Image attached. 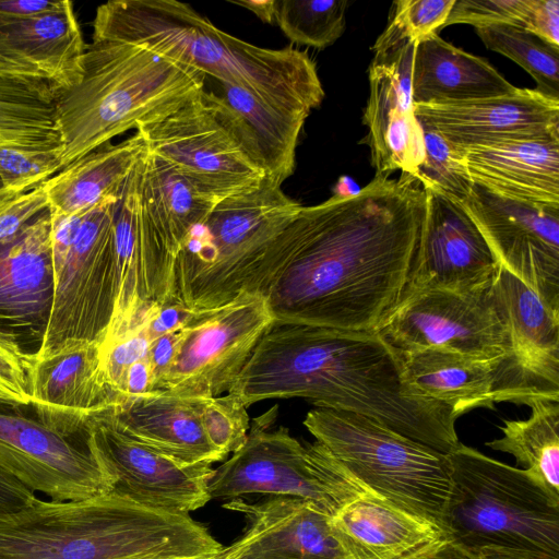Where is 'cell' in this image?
<instances>
[{"label": "cell", "instance_id": "cell-1", "mask_svg": "<svg viewBox=\"0 0 559 559\" xmlns=\"http://www.w3.org/2000/svg\"><path fill=\"white\" fill-rule=\"evenodd\" d=\"M426 211L412 176L302 206L263 297L275 324L373 332L404 296Z\"/></svg>", "mask_w": 559, "mask_h": 559}, {"label": "cell", "instance_id": "cell-2", "mask_svg": "<svg viewBox=\"0 0 559 559\" xmlns=\"http://www.w3.org/2000/svg\"><path fill=\"white\" fill-rule=\"evenodd\" d=\"M228 392L246 407L299 397L364 415L443 454L460 443L457 417L408 383L400 353L376 332L274 324Z\"/></svg>", "mask_w": 559, "mask_h": 559}, {"label": "cell", "instance_id": "cell-3", "mask_svg": "<svg viewBox=\"0 0 559 559\" xmlns=\"http://www.w3.org/2000/svg\"><path fill=\"white\" fill-rule=\"evenodd\" d=\"M93 41L127 43L185 64L261 98L311 111L324 91L316 63L293 46L262 48L214 26L175 0H115L100 4Z\"/></svg>", "mask_w": 559, "mask_h": 559}, {"label": "cell", "instance_id": "cell-4", "mask_svg": "<svg viewBox=\"0 0 559 559\" xmlns=\"http://www.w3.org/2000/svg\"><path fill=\"white\" fill-rule=\"evenodd\" d=\"M223 546L189 514L114 491L83 500L36 499L0 516V559H191Z\"/></svg>", "mask_w": 559, "mask_h": 559}, {"label": "cell", "instance_id": "cell-5", "mask_svg": "<svg viewBox=\"0 0 559 559\" xmlns=\"http://www.w3.org/2000/svg\"><path fill=\"white\" fill-rule=\"evenodd\" d=\"M301 207L266 176L218 201L176 257L169 301L202 311L243 294L263 295L284 260L289 223Z\"/></svg>", "mask_w": 559, "mask_h": 559}, {"label": "cell", "instance_id": "cell-6", "mask_svg": "<svg viewBox=\"0 0 559 559\" xmlns=\"http://www.w3.org/2000/svg\"><path fill=\"white\" fill-rule=\"evenodd\" d=\"M203 90L204 74L143 46L93 41L78 81L56 98L61 169Z\"/></svg>", "mask_w": 559, "mask_h": 559}, {"label": "cell", "instance_id": "cell-7", "mask_svg": "<svg viewBox=\"0 0 559 559\" xmlns=\"http://www.w3.org/2000/svg\"><path fill=\"white\" fill-rule=\"evenodd\" d=\"M447 455L452 492L443 531L456 547L559 559V499L531 473L461 442Z\"/></svg>", "mask_w": 559, "mask_h": 559}, {"label": "cell", "instance_id": "cell-8", "mask_svg": "<svg viewBox=\"0 0 559 559\" xmlns=\"http://www.w3.org/2000/svg\"><path fill=\"white\" fill-rule=\"evenodd\" d=\"M304 425L369 492L443 530L452 492L447 454L355 413L314 408Z\"/></svg>", "mask_w": 559, "mask_h": 559}, {"label": "cell", "instance_id": "cell-9", "mask_svg": "<svg viewBox=\"0 0 559 559\" xmlns=\"http://www.w3.org/2000/svg\"><path fill=\"white\" fill-rule=\"evenodd\" d=\"M118 199L108 198L75 215L50 212L55 292L36 355L50 354L68 342L105 338L117 297Z\"/></svg>", "mask_w": 559, "mask_h": 559}, {"label": "cell", "instance_id": "cell-10", "mask_svg": "<svg viewBox=\"0 0 559 559\" xmlns=\"http://www.w3.org/2000/svg\"><path fill=\"white\" fill-rule=\"evenodd\" d=\"M276 417L277 406L252 419L245 443L214 469L211 499L234 500L251 493L293 497L333 516L369 492L322 444H302L286 427L273 428Z\"/></svg>", "mask_w": 559, "mask_h": 559}, {"label": "cell", "instance_id": "cell-11", "mask_svg": "<svg viewBox=\"0 0 559 559\" xmlns=\"http://www.w3.org/2000/svg\"><path fill=\"white\" fill-rule=\"evenodd\" d=\"M136 132L150 153L216 201L265 177L243 150L215 94L205 88Z\"/></svg>", "mask_w": 559, "mask_h": 559}, {"label": "cell", "instance_id": "cell-12", "mask_svg": "<svg viewBox=\"0 0 559 559\" xmlns=\"http://www.w3.org/2000/svg\"><path fill=\"white\" fill-rule=\"evenodd\" d=\"M399 352L444 349L484 359L513 355L507 318L489 286L407 293L373 331Z\"/></svg>", "mask_w": 559, "mask_h": 559}, {"label": "cell", "instance_id": "cell-13", "mask_svg": "<svg viewBox=\"0 0 559 559\" xmlns=\"http://www.w3.org/2000/svg\"><path fill=\"white\" fill-rule=\"evenodd\" d=\"M274 324L260 294H243L221 307L194 311L179 331L176 358L156 390L183 397L227 393Z\"/></svg>", "mask_w": 559, "mask_h": 559}, {"label": "cell", "instance_id": "cell-14", "mask_svg": "<svg viewBox=\"0 0 559 559\" xmlns=\"http://www.w3.org/2000/svg\"><path fill=\"white\" fill-rule=\"evenodd\" d=\"M460 204L498 264L559 318V206L510 200L476 183Z\"/></svg>", "mask_w": 559, "mask_h": 559}, {"label": "cell", "instance_id": "cell-15", "mask_svg": "<svg viewBox=\"0 0 559 559\" xmlns=\"http://www.w3.org/2000/svg\"><path fill=\"white\" fill-rule=\"evenodd\" d=\"M86 440L114 480L112 491L142 506L189 514L210 500L211 465H185L120 431L110 409L93 417Z\"/></svg>", "mask_w": 559, "mask_h": 559}, {"label": "cell", "instance_id": "cell-16", "mask_svg": "<svg viewBox=\"0 0 559 559\" xmlns=\"http://www.w3.org/2000/svg\"><path fill=\"white\" fill-rule=\"evenodd\" d=\"M0 464L32 491L51 500L93 498L114 480L87 444H75L38 419L0 412Z\"/></svg>", "mask_w": 559, "mask_h": 559}, {"label": "cell", "instance_id": "cell-17", "mask_svg": "<svg viewBox=\"0 0 559 559\" xmlns=\"http://www.w3.org/2000/svg\"><path fill=\"white\" fill-rule=\"evenodd\" d=\"M426 211L405 294L473 293L489 286L498 262L460 202L424 189Z\"/></svg>", "mask_w": 559, "mask_h": 559}, {"label": "cell", "instance_id": "cell-18", "mask_svg": "<svg viewBox=\"0 0 559 559\" xmlns=\"http://www.w3.org/2000/svg\"><path fill=\"white\" fill-rule=\"evenodd\" d=\"M399 353L408 383L456 417L475 408H493L496 403L531 406L544 401L513 355L484 359L437 348Z\"/></svg>", "mask_w": 559, "mask_h": 559}, {"label": "cell", "instance_id": "cell-19", "mask_svg": "<svg viewBox=\"0 0 559 559\" xmlns=\"http://www.w3.org/2000/svg\"><path fill=\"white\" fill-rule=\"evenodd\" d=\"M27 382L37 419L64 437L83 433L96 415L116 407L100 343L73 341L50 354H29Z\"/></svg>", "mask_w": 559, "mask_h": 559}, {"label": "cell", "instance_id": "cell-20", "mask_svg": "<svg viewBox=\"0 0 559 559\" xmlns=\"http://www.w3.org/2000/svg\"><path fill=\"white\" fill-rule=\"evenodd\" d=\"M416 41L374 56L369 67L370 95L362 122L376 175L400 169L416 178L424 160L423 128L414 114L412 64Z\"/></svg>", "mask_w": 559, "mask_h": 559}, {"label": "cell", "instance_id": "cell-21", "mask_svg": "<svg viewBox=\"0 0 559 559\" xmlns=\"http://www.w3.org/2000/svg\"><path fill=\"white\" fill-rule=\"evenodd\" d=\"M420 124L438 131L457 152L506 140L559 138V99L516 88L496 97L414 105Z\"/></svg>", "mask_w": 559, "mask_h": 559}, {"label": "cell", "instance_id": "cell-22", "mask_svg": "<svg viewBox=\"0 0 559 559\" xmlns=\"http://www.w3.org/2000/svg\"><path fill=\"white\" fill-rule=\"evenodd\" d=\"M243 514L247 528L227 559H355L332 516L310 501L271 497L255 503L234 499L223 506Z\"/></svg>", "mask_w": 559, "mask_h": 559}, {"label": "cell", "instance_id": "cell-23", "mask_svg": "<svg viewBox=\"0 0 559 559\" xmlns=\"http://www.w3.org/2000/svg\"><path fill=\"white\" fill-rule=\"evenodd\" d=\"M53 292L51 214L47 209L0 240V322L43 335Z\"/></svg>", "mask_w": 559, "mask_h": 559}, {"label": "cell", "instance_id": "cell-24", "mask_svg": "<svg viewBox=\"0 0 559 559\" xmlns=\"http://www.w3.org/2000/svg\"><path fill=\"white\" fill-rule=\"evenodd\" d=\"M459 153L473 183L510 200L559 206V138L506 140Z\"/></svg>", "mask_w": 559, "mask_h": 559}, {"label": "cell", "instance_id": "cell-25", "mask_svg": "<svg viewBox=\"0 0 559 559\" xmlns=\"http://www.w3.org/2000/svg\"><path fill=\"white\" fill-rule=\"evenodd\" d=\"M200 400L155 390L123 400L110 414L116 427L135 441L185 465H211L225 456L204 433Z\"/></svg>", "mask_w": 559, "mask_h": 559}, {"label": "cell", "instance_id": "cell-26", "mask_svg": "<svg viewBox=\"0 0 559 559\" xmlns=\"http://www.w3.org/2000/svg\"><path fill=\"white\" fill-rule=\"evenodd\" d=\"M489 289L507 318L512 353L527 381L544 400L559 402V318L500 264Z\"/></svg>", "mask_w": 559, "mask_h": 559}, {"label": "cell", "instance_id": "cell-27", "mask_svg": "<svg viewBox=\"0 0 559 559\" xmlns=\"http://www.w3.org/2000/svg\"><path fill=\"white\" fill-rule=\"evenodd\" d=\"M221 85L216 100L243 150L266 177L282 185L294 173L298 139L311 111L261 98L238 85Z\"/></svg>", "mask_w": 559, "mask_h": 559}, {"label": "cell", "instance_id": "cell-28", "mask_svg": "<svg viewBox=\"0 0 559 559\" xmlns=\"http://www.w3.org/2000/svg\"><path fill=\"white\" fill-rule=\"evenodd\" d=\"M331 519L355 559H404L447 537L433 522L370 492L347 502Z\"/></svg>", "mask_w": 559, "mask_h": 559}, {"label": "cell", "instance_id": "cell-29", "mask_svg": "<svg viewBox=\"0 0 559 559\" xmlns=\"http://www.w3.org/2000/svg\"><path fill=\"white\" fill-rule=\"evenodd\" d=\"M85 45L72 2L61 0L48 12L0 16V53L41 71L60 91L79 79Z\"/></svg>", "mask_w": 559, "mask_h": 559}, {"label": "cell", "instance_id": "cell-30", "mask_svg": "<svg viewBox=\"0 0 559 559\" xmlns=\"http://www.w3.org/2000/svg\"><path fill=\"white\" fill-rule=\"evenodd\" d=\"M516 88L488 61L453 46L437 33L416 43L412 64L414 105L476 100Z\"/></svg>", "mask_w": 559, "mask_h": 559}, {"label": "cell", "instance_id": "cell-31", "mask_svg": "<svg viewBox=\"0 0 559 559\" xmlns=\"http://www.w3.org/2000/svg\"><path fill=\"white\" fill-rule=\"evenodd\" d=\"M58 90L37 68L0 53V146L62 148Z\"/></svg>", "mask_w": 559, "mask_h": 559}, {"label": "cell", "instance_id": "cell-32", "mask_svg": "<svg viewBox=\"0 0 559 559\" xmlns=\"http://www.w3.org/2000/svg\"><path fill=\"white\" fill-rule=\"evenodd\" d=\"M146 150L143 136L136 132L126 141L108 143L64 167L43 183L49 211L57 215H75L108 198H119Z\"/></svg>", "mask_w": 559, "mask_h": 559}, {"label": "cell", "instance_id": "cell-33", "mask_svg": "<svg viewBox=\"0 0 559 559\" xmlns=\"http://www.w3.org/2000/svg\"><path fill=\"white\" fill-rule=\"evenodd\" d=\"M143 197L174 269L188 234L207 217L218 201L203 193L148 150L143 159Z\"/></svg>", "mask_w": 559, "mask_h": 559}, {"label": "cell", "instance_id": "cell-34", "mask_svg": "<svg viewBox=\"0 0 559 559\" xmlns=\"http://www.w3.org/2000/svg\"><path fill=\"white\" fill-rule=\"evenodd\" d=\"M526 419L503 420L502 437L486 442L515 457L555 498L559 499V402L532 404Z\"/></svg>", "mask_w": 559, "mask_h": 559}, {"label": "cell", "instance_id": "cell-35", "mask_svg": "<svg viewBox=\"0 0 559 559\" xmlns=\"http://www.w3.org/2000/svg\"><path fill=\"white\" fill-rule=\"evenodd\" d=\"M484 45L527 71L537 83V91L559 99V47L522 27L491 24L476 28Z\"/></svg>", "mask_w": 559, "mask_h": 559}, {"label": "cell", "instance_id": "cell-36", "mask_svg": "<svg viewBox=\"0 0 559 559\" xmlns=\"http://www.w3.org/2000/svg\"><path fill=\"white\" fill-rule=\"evenodd\" d=\"M347 0H276L275 21L295 44L323 49L345 29Z\"/></svg>", "mask_w": 559, "mask_h": 559}, {"label": "cell", "instance_id": "cell-37", "mask_svg": "<svg viewBox=\"0 0 559 559\" xmlns=\"http://www.w3.org/2000/svg\"><path fill=\"white\" fill-rule=\"evenodd\" d=\"M454 3L455 0L395 1L390 23L373 45L374 56L437 33L443 27Z\"/></svg>", "mask_w": 559, "mask_h": 559}, {"label": "cell", "instance_id": "cell-38", "mask_svg": "<svg viewBox=\"0 0 559 559\" xmlns=\"http://www.w3.org/2000/svg\"><path fill=\"white\" fill-rule=\"evenodd\" d=\"M425 156L416 174L423 189H431L462 202L473 182L461 154L436 130L421 124Z\"/></svg>", "mask_w": 559, "mask_h": 559}, {"label": "cell", "instance_id": "cell-39", "mask_svg": "<svg viewBox=\"0 0 559 559\" xmlns=\"http://www.w3.org/2000/svg\"><path fill=\"white\" fill-rule=\"evenodd\" d=\"M199 415L209 442L225 457L245 443L250 420L247 407L235 394L201 397Z\"/></svg>", "mask_w": 559, "mask_h": 559}, {"label": "cell", "instance_id": "cell-40", "mask_svg": "<svg viewBox=\"0 0 559 559\" xmlns=\"http://www.w3.org/2000/svg\"><path fill=\"white\" fill-rule=\"evenodd\" d=\"M61 151L0 146V179L3 188L31 191L61 170Z\"/></svg>", "mask_w": 559, "mask_h": 559}, {"label": "cell", "instance_id": "cell-41", "mask_svg": "<svg viewBox=\"0 0 559 559\" xmlns=\"http://www.w3.org/2000/svg\"><path fill=\"white\" fill-rule=\"evenodd\" d=\"M535 0H455L443 25L471 24L475 28L510 24L528 28Z\"/></svg>", "mask_w": 559, "mask_h": 559}, {"label": "cell", "instance_id": "cell-42", "mask_svg": "<svg viewBox=\"0 0 559 559\" xmlns=\"http://www.w3.org/2000/svg\"><path fill=\"white\" fill-rule=\"evenodd\" d=\"M150 344L145 322L100 343L106 380L111 391L118 396L119 403L122 400L129 368L147 356Z\"/></svg>", "mask_w": 559, "mask_h": 559}, {"label": "cell", "instance_id": "cell-43", "mask_svg": "<svg viewBox=\"0 0 559 559\" xmlns=\"http://www.w3.org/2000/svg\"><path fill=\"white\" fill-rule=\"evenodd\" d=\"M29 354L15 336L0 330V402L13 406L31 404L27 382Z\"/></svg>", "mask_w": 559, "mask_h": 559}, {"label": "cell", "instance_id": "cell-44", "mask_svg": "<svg viewBox=\"0 0 559 559\" xmlns=\"http://www.w3.org/2000/svg\"><path fill=\"white\" fill-rule=\"evenodd\" d=\"M47 209L48 202L43 185L27 192L1 189L0 240L14 234L24 224Z\"/></svg>", "mask_w": 559, "mask_h": 559}, {"label": "cell", "instance_id": "cell-45", "mask_svg": "<svg viewBox=\"0 0 559 559\" xmlns=\"http://www.w3.org/2000/svg\"><path fill=\"white\" fill-rule=\"evenodd\" d=\"M193 313L194 311L174 301L153 305L144 321L151 342L166 333L180 330Z\"/></svg>", "mask_w": 559, "mask_h": 559}, {"label": "cell", "instance_id": "cell-46", "mask_svg": "<svg viewBox=\"0 0 559 559\" xmlns=\"http://www.w3.org/2000/svg\"><path fill=\"white\" fill-rule=\"evenodd\" d=\"M35 499V492L0 464V516L19 512Z\"/></svg>", "mask_w": 559, "mask_h": 559}, {"label": "cell", "instance_id": "cell-47", "mask_svg": "<svg viewBox=\"0 0 559 559\" xmlns=\"http://www.w3.org/2000/svg\"><path fill=\"white\" fill-rule=\"evenodd\" d=\"M180 330L166 333L150 344L147 359L155 381V390L171 367L179 346Z\"/></svg>", "mask_w": 559, "mask_h": 559}, {"label": "cell", "instance_id": "cell-48", "mask_svg": "<svg viewBox=\"0 0 559 559\" xmlns=\"http://www.w3.org/2000/svg\"><path fill=\"white\" fill-rule=\"evenodd\" d=\"M527 31L559 47V1L535 0Z\"/></svg>", "mask_w": 559, "mask_h": 559}, {"label": "cell", "instance_id": "cell-49", "mask_svg": "<svg viewBox=\"0 0 559 559\" xmlns=\"http://www.w3.org/2000/svg\"><path fill=\"white\" fill-rule=\"evenodd\" d=\"M153 391H155V381L146 356L129 368L121 402L127 399L148 394Z\"/></svg>", "mask_w": 559, "mask_h": 559}, {"label": "cell", "instance_id": "cell-50", "mask_svg": "<svg viewBox=\"0 0 559 559\" xmlns=\"http://www.w3.org/2000/svg\"><path fill=\"white\" fill-rule=\"evenodd\" d=\"M61 0H0V16L24 17L56 9Z\"/></svg>", "mask_w": 559, "mask_h": 559}, {"label": "cell", "instance_id": "cell-51", "mask_svg": "<svg viewBox=\"0 0 559 559\" xmlns=\"http://www.w3.org/2000/svg\"><path fill=\"white\" fill-rule=\"evenodd\" d=\"M404 559H467L466 554L448 537Z\"/></svg>", "mask_w": 559, "mask_h": 559}, {"label": "cell", "instance_id": "cell-52", "mask_svg": "<svg viewBox=\"0 0 559 559\" xmlns=\"http://www.w3.org/2000/svg\"><path fill=\"white\" fill-rule=\"evenodd\" d=\"M231 2L250 10L264 23H272L275 19L276 0H264V1L246 0V1H231Z\"/></svg>", "mask_w": 559, "mask_h": 559}, {"label": "cell", "instance_id": "cell-53", "mask_svg": "<svg viewBox=\"0 0 559 559\" xmlns=\"http://www.w3.org/2000/svg\"><path fill=\"white\" fill-rule=\"evenodd\" d=\"M360 188L357 183L348 176H342L338 178L335 187L333 197L336 198H349L357 194Z\"/></svg>", "mask_w": 559, "mask_h": 559}, {"label": "cell", "instance_id": "cell-54", "mask_svg": "<svg viewBox=\"0 0 559 559\" xmlns=\"http://www.w3.org/2000/svg\"><path fill=\"white\" fill-rule=\"evenodd\" d=\"M466 554V552H465ZM467 559H537L530 556L508 554V552H485L479 555H468Z\"/></svg>", "mask_w": 559, "mask_h": 559}, {"label": "cell", "instance_id": "cell-55", "mask_svg": "<svg viewBox=\"0 0 559 559\" xmlns=\"http://www.w3.org/2000/svg\"><path fill=\"white\" fill-rule=\"evenodd\" d=\"M225 558H226V551H225V547H224V549L216 555L201 557V558H191V559H225Z\"/></svg>", "mask_w": 559, "mask_h": 559}, {"label": "cell", "instance_id": "cell-56", "mask_svg": "<svg viewBox=\"0 0 559 559\" xmlns=\"http://www.w3.org/2000/svg\"><path fill=\"white\" fill-rule=\"evenodd\" d=\"M3 189V185H2V181L0 179V190Z\"/></svg>", "mask_w": 559, "mask_h": 559}]
</instances>
